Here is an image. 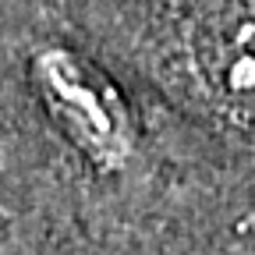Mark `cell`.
<instances>
[{
    "mask_svg": "<svg viewBox=\"0 0 255 255\" xmlns=\"http://www.w3.org/2000/svg\"><path fill=\"white\" fill-rule=\"evenodd\" d=\"M36 85L71 142L103 170L131 156V117L114 82L64 46H46L32 60Z\"/></svg>",
    "mask_w": 255,
    "mask_h": 255,
    "instance_id": "1",
    "label": "cell"
},
{
    "mask_svg": "<svg viewBox=\"0 0 255 255\" xmlns=\"http://www.w3.org/2000/svg\"><path fill=\"white\" fill-rule=\"evenodd\" d=\"M184 50L206 100L255 121V0H202L184 28Z\"/></svg>",
    "mask_w": 255,
    "mask_h": 255,
    "instance_id": "2",
    "label": "cell"
}]
</instances>
